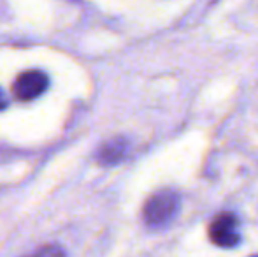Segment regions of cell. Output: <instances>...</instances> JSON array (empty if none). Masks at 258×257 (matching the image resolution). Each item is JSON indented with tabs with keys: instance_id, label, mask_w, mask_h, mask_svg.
Listing matches in <instances>:
<instances>
[{
	"instance_id": "cell-4",
	"label": "cell",
	"mask_w": 258,
	"mask_h": 257,
	"mask_svg": "<svg viewBox=\"0 0 258 257\" xmlns=\"http://www.w3.org/2000/svg\"><path fill=\"white\" fill-rule=\"evenodd\" d=\"M126 148H128V141L125 137H112L107 143H104L102 148L99 150V161L104 166L118 164L125 157Z\"/></svg>"
},
{
	"instance_id": "cell-1",
	"label": "cell",
	"mask_w": 258,
	"mask_h": 257,
	"mask_svg": "<svg viewBox=\"0 0 258 257\" xmlns=\"http://www.w3.org/2000/svg\"><path fill=\"white\" fill-rule=\"evenodd\" d=\"M177 210H179V195L176 190L162 189L151 195L144 204V222L150 227H162L176 217Z\"/></svg>"
},
{
	"instance_id": "cell-7",
	"label": "cell",
	"mask_w": 258,
	"mask_h": 257,
	"mask_svg": "<svg viewBox=\"0 0 258 257\" xmlns=\"http://www.w3.org/2000/svg\"><path fill=\"white\" fill-rule=\"evenodd\" d=\"M255 257H258V255H255Z\"/></svg>"
},
{
	"instance_id": "cell-6",
	"label": "cell",
	"mask_w": 258,
	"mask_h": 257,
	"mask_svg": "<svg viewBox=\"0 0 258 257\" xmlns=\"http://www.w3.org/2000/svg\"><path fill=\"white\" fill-rule=\"evenodd\" d=\"M28 257H37V255H35V254H34V255H28Z\"/></svg>"
},
{
	"instance_id": "cell-2",
	"label": "cell",
	"mask_w": 258,
	"mask_h": 257,
	"mask_svg": "<svg viewBox=\"0 0 258 257\" xmlns=\"http://www.w3.org/2000/svg\"><path fill=\"white\" fill-rule=\"evenodd\" d=\"M209 240L221 248L237 247L241 241L237 217L234 213H220L214 217L209 224Z\"/></svg>"
},
{
	"instance_id": "cell-5",
	"label": "cell",
	"mask_w": 258,
	"mask_h": 257,
	"mask_svg": "<svg viewBox=\"0 0 258 257\" xmlns=\"http://www.w3.org/2000/svg\"><path fill=\"white\" fill-rule=\"evenodd\" d=\"M2 108H6V95H4V92L0 90V110Z\"/></svg>"
},
{
	"instance_id": "cell-3",
	"label": "cell",
	"mask_w": 258,
	"mask_h": 257,
	"mask_svg": "<svg viewBox=\"0 0 258 257\" xmlns=\"http://www.w3.org/2000/svg\"><path fill=\"white\" fill-rule=\"evenodd\" d=\"M48 76L41 71H28L21 74L14 83V95L20 100H32L46 92Z\"/></svg>"
}]
</instances>
